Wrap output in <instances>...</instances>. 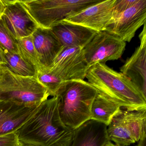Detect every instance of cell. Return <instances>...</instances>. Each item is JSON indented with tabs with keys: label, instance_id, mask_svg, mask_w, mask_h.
Segmentation results:
<instances>
[{
	"label": "cell",
	"instance_id": "obj_1",
	"mask_svg": "<svg viewBox=\"0 0 146 146\" xmlns=\"http://www.w3.org/2000/svg\"><path fill=\"white\" fill-rule=\"evenodd\" d=\"M15 133L19 140L42 146H70L75 130L61 121L58 99L54 96L43 102L36 112Z\"/></svg>",
	"mask_w": 146,
	"mask_h": 146
},
{
	"label": "cell",
	"instance_id": "obj_2",
	"mask_svg": "<svg viewBox=\"0 0 146 146\" xmlns=\"http://www.w3.org/2000/svg\"><path fill=\"white\" fill-rule=\"evenodd\" d=\"M86 78L98 94L120 107L129 110L146 109V99L132 82L106 64L91 66Z\"/></svg>",
	"mask_w": 146,
	"mask_h": 146
},
{
	"label": "cell",
	"instance_id": "obj_3",
	"mask_svg": "<svg viewBox=\"0 0 146 146\" xmlns=\"http://www.w3.org/2000/svg\"><path fill=\"white\" fill-rule=\"evenodd\" d=\"M97 94V90L84 80L63 82L54 96L62 122L75 130L90 120L92 103Z\"/></svg>",
	"mask_w": 146,
	"mask_h": 146
},
{
	"label": "cell",
	"instance_id": "obj_4",
	"mask_svg": "<svg viewBox=\"0 0 146 146\" xmlns=\"http://www.w3.org/2000/svg\"><path fill=\"white\" fill-rule=\"evenodd\" d=\"M49 96L47 89L35 77L17 75L0 65V100L38 106Z\"/></svg>",
	"mask_w": 146,
	"mask_h": 146
},
{
	"label": "cell",
	"instance_id": "obj_5",
	"mask_svg": "<svg viewBox=\"0 0 146 146\" xmlns=\"http://www.w3.org/2000/svg\"><path fill=\"white\" fill-rule=\"evenodd\" d=\"M102 0H30L20 2L39 27L51 29L56 24Z\"/></svg>",
	"mask_w": 146,
	"mask_h": 146
},
{
	"label": "cell",
	"instance_id": "obj_6",
	"mask_svg": "<svg viewBox=\"0 0 146 146\" xmlns=\"http://www.w3.org/2000/svg\"><path fill=\"white\" fill-rule=\"evenodd\" d=\"M108 126L110 141L123 146L138 142L146 136V109L129 110L120 108Z\"/></svg>",
	"mask_w": 146,
	"mask_h": 146
},
{
	"label": "cell",
	"instance_id": "obj_7",
	"mask_svg": "<svg viewBox=\"0 0 146 146\" xmlns=\"http://www.w3.org/2000/svg\"><path fill=\"white\" fill-rule=\"evenodd\" d=\"M126 42L110 32H97L93 39L83 48L89 68L98 63L117 60L122 57Z\"/></svg>",
	"mask_w": 146,
	"mask_h": 146
},
{
	"label": "cell",
	"instance_id": "obj_8",
	"mask_svg": "<svg viewBox=\"0 0 146 146\" xmlns=\"http://www.w3.org/2000/svg\"><path fill=\"white\" fill-rule=\"evenodd\" d=\"M49 68L63 82L84 80L89 69L82 48L76 47L63 48Z\"/></svg>",
	"mask_w": 146,
	"mask_h": 146
},
{
	"label": "cell",
	"instance_id": "obj_9",
	"mask_svg": "<svg viewBox=\"0 0 146 146\" xmlns=\"http://www.w3.org/2000/svg\"><path fill=\"white\" fill-rule=\"evenodd\" d=\"M146 0L136 3L117 18L111 20L105 30L125 42H130L136 32L146 24Z\"/></svg>",
	"mask_w": 146,
	"mask_h": 146
},
{
	"label": "cell",
	"instance_id": "obj_10",
	"mask_svg": "<svg viewBox=\"0 0 146 146\" xmlns=\"http://www.w3.org/2000/svg\"><path fill=\"white\" fill-rule=\"evenodd\" d=\"M115 1L102 0L97 4L69 16L64 20L97 32L105 30L111 19Z\"/></svg>",
	"mask_w": 146,
	"mask_h": 146
},
{
	"label": "cell",
	"instance_id": "obj_11",
	"mask_svg": "<svg viewBox=\"0 0 146 146\" xmlns=\"http://www.w3.org/2000/svg\"><path fill=\"white\" fill-rule=\"evenodd\" d=\"M140 45L120 68L121 73L129 78L146 100V24L139 36Z\"/></svg>",
	"mask_w": 146,
	"mask_h": 146
},
{
	"label": "cell",
	"instance_id": "obj_12",
	"mask_svg": "<svg viewBox=\"0 0 146 146\" xmlns=\"http://www.w3.org/2000/svg\"><path fill=\"white\" fill-rule=\"evenodd\" d=\"M1 18L17 40L32 35L39 27L19 0L10 1Z\"/></svg>",
	"mask_w": 146,
	"mask_h": 146
},
{
	"label": "cell",
	"instance_id": "obj_13",
	"mask_svg": "<svg viewBox=\"0 0 146 146\" xmlns=\"http://www.w3.org/2000/svg\"><path fill=\"white\" fill-rule=\"evenodd\" d=\"M40 106L0 100V136L16 133L36 112Z\"/></svg>",
	"mask_w": 146,
	"mask_h": 146
},
{
	"label": "cell",
	"instance_id": "obj_14",
	"mask_svg": "<svg viewBox=\"0 0 146 146\" xmlns=\"http://www.w3.org/2000/svg\"><path fill=\"white\" fill-rule=\"evenodd\" d=\"M51 29L64 47L84 48L97 32L64 20L56 24Z\"/></svg>",
	"mask_w": 146,
	"mask_h": 146
},
{
	"label": "cell",
	"instance_id": "obj_15",
	"mask_svg": "<svg viewBox=\"0 0 146 146\" xmlns=\"http://www.w3.org/2000/svg\"><path fill=\"white\" fill-rule=\"evenodd\" d=\"M32 36L41 65L50 67L64 47L51 29L39 27Z\"/></svg>",
	"mask_w": 146,
	"mask_h": 146
},
{
	"label": "cell",
	"instance_id": "obj_16",
	"mask_svg": "<svg viewBox=\"0 0 146 146\" xmlns=\"http://www.w3.org/2000/svg\"><path fill=\"white\" fill-rule=\"evenodd\" d=\"M106 125L95 120H88L75 129L70 146H104L110 141Z\"/></svg>",
	"mask_w": 146,
	"mask_h": 146
},
{
	"label": "cell",
	"instance_id": "obj_17",
	"mask_svg": "<svg viewBox=\"0 0 146 146\" xmlns=\"http://www.w3.org/2000/svg\"><path fill=\"white\" fill-rule=\"evenodd\" d=\"M120 108L117 103L109 100L98 93L92 103L91 119L108 126Z\"/></svg>",
	"mask_w": 146,
	"mask_h": 146
},
{
	"label": "cell",
	"instance_id": "obj_18",
	"mask_svg": "<svg viewBox=\"0 0 146 146\" xmlns=\"http://www.w3.org/2000/svg\"><path fill=\"white\" fill-rule=\"evenodd\" d=\"M17 40L19 55L34 66L36 71L42 65L34 46L32 35Z\"/></svg>",
	"mask_w": 146,
	"mask_h": 146
},
{
	"label": "cell",
	"instance_id": "obj_19",
	"mask_svg": "<svg viewBox=\"0 0 146 146\" xmlns=\"http://www.w3.org/2000/svg\"><path fill=\"white\" fill-rule=\"evenodd\" d=\"M6 64L5 65L12 72L23 76L35 77V68L25 61L19 54H5Z\"/></svg>",
	"mask_w": 146,
	"mask_h": 146
},
{
	"label": "cell",
	"instance_id": "obj_20",
	"mask_svg": "<svg viewBox=\"0 0 146 146\" xmlns=\"http://www.w3.org/2000/svg\"><path fill=\"white\" fill-rule=\"evenodd\" d=\"M36 78L47 89L50 96H55L63 81L49 67L42 66L36 71Z\"/></svg>",
	"mask_w": 146,
	"mask_h": 146
},
{
	"label": "cell",
	"instance_id": "obj_21",
	"mask_svg": "<svg viewBox=\"0 0 146 146\" xmlns=\"http://www.w3.org/2000/svg\"><path fill=\"white\" fill-rule=\"evenodd\" d=\"M0 46L5 54H18L17 40L9 31L1 18H0Z\"/></svg>",
	"mask_w": 146,
	"mask_h": 146
},
{
	"label": "cell",
	"instance_id": "obj_22",
	"mask_svg": "<svg viewBox=\"0 0 146 146\" xmlns=\"http://www.w3.org/2000/svg\"><path fill=\"white\" fill-rule=\"evenodd\" d=\"M138 0H115L111 20H113L130 8L138 1Z\"/></svg>",
	"mask_w": 146,
	"mask_h": 146
},
{
	"label": "cell",
	"instance_id": "obj_23",
	"mask_svg": "<svg viewBox=\"0 0 146 146\" xmlns=\"http://www.w3.org/2000/svg\"><path fill=\"white\" fill-rule=\"evenodd\" d=\"M19 141L15 133L1 136H0V146H17Z\"/></svg>",
	"mask_w": 146,
	"mask_h": 146
},
{
	"label": "cell",
	"instance_id": "obj_24",
	"mask_svg": "<svg viewBox=\"0 0 146 146\" xmlns=\"http://www.w3.org/2000/svg\"><path fill=\"white\" fill-rule=\"evenodd\" d=\"M6 64L5 53L3 49L0 46V65H5Z\"/></svg>",
	"mask_w": 146,
	"mask_h": 146
},
{
	"label": "cell",
	"instance_id": "obj_25",
	"mask_svg": "<svg viewBox=\"0 0 146 146\" xmlns=\"http://www.w3.org/2000/svg\"><path fill=\"white\" fill-rule=\"evenodd\" d=\"M17 146H42L38 144H35V143H31L23 141L21 140L19 141L18 144Z\"/></svg>",
	"mask_w": 146,
	"mask_h": 146
},
{
	"label": "cell",
	"instance_id": "obj_26",
	"mask_svg": "<svg viewBox=\"0 0 146 146\" xmlns=\"http://www.w3.org/2000/svg\"><path fill=\"white\" fill-rule=\"evenodd\" d=\"M146 136L143 137L138 141L136 146H146Z\"/></svg>",
	"mask_w": 146,
	"mask_h": 146
},
{
	"label": "cell",
	"instance_id": "obj_27",
	"mask_svg": "<svg viewBox=\"0 0 146 146\" xmlns=\"http://www.w3.org/2000/svg\"><path fill=\"white\" fill-rule=\"evenodd\" d=\"M104 146H120V145H117V144H114L113 143H112L110 141H108V142L106 143V144L104 145Z\"/></svg>",
	"mask_w": 146,
	"mask_h": 146
}]
</instances>
